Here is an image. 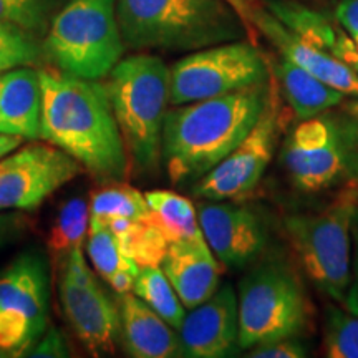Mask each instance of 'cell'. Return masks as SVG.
Returning a JSON list of instances; mask_svg holds the SVG:
<instances>
[{
	"label": "cell",
	"instance_id": "obj_1",
	"mask_svg": "<svg viewBox=\"0 0 358 358\" xmlns=\"http://www.w3.org/2000/svg\"><path fill=\"white\" fill-rule=\"evenodd\" d=\"M40 140L64 150L98 181L127 179L131 166L106 85L60 71H40Z\"/></svg>",
	"mask_w": 358,
	"mask_h": 358
},
{
	"label": "cell",
	"instance_id": "obj_2",
	"mask_svg": "<svg viewBox=\"0 0 358 358\" xmlns=\"http://www.w3.org/2000/svg\"><path fill=\"white\" fill-rule=\"evenodd\" d=\"M268 83L168 110L161 159L173 185L196 182L244 140L266 105Z\"/></svg>",
	"mask_w": 358,
	"mask_h": 358
},
{
	"label": "cell",
	"instance_id": "obj_3",
	"mask_svg": "<svg viewBox=\"0 0 358 358\" xmlns=\"http://www.w3.org/2000/svg\"><path fill=\"white\" fill-rule=\"evenodd\" d=\"M123 42L133 50L194 52L249 38L226 0H115Z\"/></svg>",
	"mask_w": 358,
	"mask_h": 358
},
{
	"label": "cell",
	"instance_id": "obj_4",
	"mask_svg": "<svg viewBox=\"0 0 358 358\" xmlns=\"http://www.w3.org/2000/svg\"><path fill=\"white\" fill-rule=\"evenodd\" d=\"M113 115L129 166L150 173L161 159V138L169 103V66L159 57L136 53L122 58L106 77Z\"/></svg>",
	"mask_w": 358,
	"mask_h": 358
},
{
	"label": "cell",
	"instance_id": "obj_5",
	"mask_svg": "<svg viewBox=\"0 0 358 358\" xmlns=\"http://www.w3.org/2000/svg\"><path fill=\"white\" fill-rule=\"evenodd\" d=\"M357 211L358 185L348 179L324 209L290 214L284 219V234L302 271L317 289L340 303H345L352 285V236Z\"/></svg>",
	"mask_w": 358,
	"mask_h": 358
},
{
	"label": "cell",
	"instance_id": "obj_6",
	"mask_svg": "<svg viewBox=\"0 0 358 358\" xmlns=\"http://www.w3.org/2000/svg\"><path fill=\"white\" fill-rule=\"evenodd\" d=\"M124 48L115 0H69L42 45L43 57L60 73L85 80L108 77Z\"/></svg>",
	"mask_w": 358,
	"mask_h": 358
},
{
	"label": "cell",
	"instance_id": "obj_7",
	"mask_svg": "<svg viewBox=\"0 0 358 358\" xmlns=\"http://www.w3.org/2000/svg\"><path fill=\"white\" fill-rule=\"evenodd\" d=\"M239 350L290 335L310 324L312 306L294 267L280 257L254 266L239 282Z\"/></svg>",
	"mask_w": 358,
	"mask_h": 358
},
{
	"label": "cell",
	"instance_id": "obj_8",
	"mask_svg": "<svg viewBox=\"0 0 358 358\" xmlns=\"http://www.w3.org/2000/svg\"><path fill=\"white\" fill-rule=\"evenodd\" d=\"M271 77L267 57L249 38L191 52L169 69L173 106L203 101L262 83Z\"/></svg>",
	"mask_w": 358,
	"mask_h": 358
},
{
	"label": "cell",
	"instance_id": "obj_9",
	"mask_svg": "<svg viewBox=\"0 0 358 358\" xmlns=\"http://www.w3.org/2000/svg\"><path fill=\"white\" fill-rule=\"evenodd\" d=\"M284 118L282 95L271 75L267 100L257 122L217 166L192 185V194L206 201H241L248 198L274 159L284 129Z\"/></svg>",
	"mask_w": 358,
	"mask_h": 358
},
{
	"label": "cell",
	"instance_id": "obj_10",
	"mask_svg": "<svg viewBox=\"0 0 358 358\" xmlns=\"http://www.w3.org/2000/svg\"><path fill=\"white\" fill-rule=\"evenodd\" d=\"M58 262L62 264L58 294L75 335L93 357L113 355L122 334L118 303L98 284L82 249H73Z\"/></svg>",
	"mask_w": 358,
	"mask_h": 358
},
{
	"label": "cell",
	"instance_id": "obj_11",
	"mask_svg": "<svg viewBox=\"0 0 358 358\" xmlns=\"http://www.w3.org/2000/svg\"><path fill=\"white\" fill-rule=\"evenodd\" d=\"M280 163L295 189L313 194L348 179V143L335 118L302 120L284 138Z\"/></svg>",
	"mask_w": 358,
	"mask_h": 358
},
{
	"label": "cell",
	"instance_id": "obj_12",
	"mask_svg": "<svg viewBox=\"0 0 358 358\" xmlns=\"http://www.w3.org/2000/svg\"><path fill=\"white\" fill-rule=\"evenodd\" d=\"M83 173V166L50 143H30L8 155L0 176V211H34L48 196Z\"/></svg>",
	"mask_w": 358,
	"mask_h": 358
},
{
	"label": "cell",
	"instance_id": "obj_13",
	"mask_svg": "<svg viewBox=\"0 0 358 358\" xmlns=\"http://www.w3.org/2000/svg\"><path fill=\"white\" fill-rule=\"evenodd\" d=\"M201 231L222 267L244 268L261 257L267 244L264 219L237 201L198 203Z\"/></svg>",
	"mask_w": 358,
	"mask_h": 358
},
{
	"label": "cell",
	"instance_id": "obj_14",
	"mask_svg": "<svg viewBox=\"0 0 358 358\" xmlns=\"http://www.w3.org/2000/svg\"><path fill=\"white\" fill-rule=\"evenodd\" d=\"M178 332L185 357L224 358L239 350V303L234 287L222 285L208 301L191 308Z\"/></svg>",
	"mask_w": 358,
	"mask_h": 358
},
{
	"label": "cell",
	"instance_id": "obj_15",
	"mask_svg": "<svg viewBox=\"0 0 358 358\" xmlns=\"http://www.w3.org/2000/svg\"><path fill=\"white\" fill-rule=\"evenodd\" d=\"M252 25L257 34H262L274 45L279 55L322 80L329 87L342 92L343 95L358 98V75L332 53L295 37L262 6H259L254 12Z\"/></svg>",
	"mask_w": 358,
	"mask_h": 358
},
{
	"label": "cell",
	"instance_id": "obj_16",
	"mask_svg": "<svg viewBox=\"0 0 358 358\" xmlns=\"http://www.w3.org/2000/svg\"><path fill=\"white\" fill-rule=\"evenodd\" d=\"M48 267L42 254L27 250L0 272V308L29 317L34 342L48 327Z\"/></svg>",
	"mask_w": 358,
	"mask_h": 358
},
{
	"label": "cell",
	"instance_id": "obj_17",
	"mask_svg": "<svg viewBox=\"0 0 358 358\" xmlns=\"http://www.w3.org/2000/svg\"><path fill=\"white\" fill-rule=\"evenodd\" d=\"M161 268L187 310L208 301L219 289L222 266L204 237L176 241L168 248Z\"/></svg>",
	"mask_w": 358,
	"mask_h": 358
},
{
	"label": "cell",
	"instance_id": "obj_18",
	"mask_svg": "<svg viewBox=\"0 0 358 358\" xmlns=\"http://www.w3.org/2000/svg\"><path fill=\"white\" fill-rule=\"evenodd\" d=\"M118 308L128 355L136 358L185 357L178 330L161 319L138 295L122 294Z\"/></svg>",
	"mask_w": 358,
	"mask_h": 358
},
{
	"label": "cell",
	"instance_id": "obj_19",
	"mask_svg": "<svg viewBox=\"0 0 358 358\" xmlns=\"http://www.w3.org/2000/svg\"><path fill=\"white\" fill-rule=\"evenodd\" d=\"M42 118V80L32 66L0 73V133L38 140Z\"/></svg>",
	"mask_w": 358,
	"mask_h": 358
},
{
	"label": "cell",
	"instance_id": "obj_20",
	"mask_svg": "<svg viewBox=\"0 0 358 358\" xmlns=\"http://www.w3.org/2000/svg\"><path fill=\"white\" fill-rule=\"evenodd\" d=\"M268 71L275 80L282 98L289 103L299 122L342 105L347 95L322 82L287 58L267 57Z\"/></svg>",
	"mask_w": 358,
	"mask_h": 358
},
{
	"label": "cell",
	"instance_id": "obj_21",
	"mask_svg": "<svg viewBox=\"0 0 358 358\" xmlns=\"http://www.w3.org/2000/svg\"><path fill=\"white\" fill-rule=\"evenodd\" d=\"M153 217L141 191L123 181L101 182L90 194V227H106L113 219L146 221Z\"/></svg>",
	"mask_w": 358,
	"mask_h": 358
},
{
	"label": "cell",
	"instance_id": "obj_22",
	"mask_svg": "<svg viewBox=\"0 0 358 358\" xmlns=\"http://www.w3.org/2000/svg\"><path fill=\"white\" fill-rule=\"evenodd\" d=\"M261 6L295 37L325 52H334L340 30L320 12L295 0H261Z\"/></svg>",
	"mask_w": 358,
	"mask_h": 358
},
{
	"label": "cell",
	"instance_id": "obj_23",
	"mask_svg": "<svg viewBox=\"0 0 358 358\" xmlns=\"http://www.w3.org/2000/svg\"><path fill=\"white\" fill-rule=\"evenodd\" d=\"M106 229L113 232L124 256L140 267L161 266L166 256L169 241L153 217L146 221L113 219L106 224Z\"/></svg>",
	"mask_w": 358,
	"mask_h": 358
},
{
	"label": "cell",
	"instance_id": "obj_24",
	"mask_svg": "<svg viewBox=\"0 0 358 358\" xmlns=\"http://www.w3.org/2000/svg\"><path fill=\"white\" fill-rule=\"evenodd\" d=\"M145 198L155 222L168 237L169 244L204 237L196 206L185 196L166 189H153L145 192Z\"/></svg>",
	"mask_w": 358,
	"mask_h": 358
},
{
	"label": "cell",
	"instance_id": "obj_25",
	"mask_svg": "<svg viewBox=\"0 0 358 358\" xmlns=\"http://www.w3.org/2000/svg\"><path fill=\"white\" fill-rule=\"evenodd\" d=\"M133 292L153 308L161 319L166 320L173 329H181L182 320L186 317V307L179 301L176 290L161 266L140 267L133 285Z\"/></svg>",
	"mask_w": 358,
	"mask_h": 358
},
{
	"label": "cell",
	"instance_id": "obj_26",
	"mask_svg": "<svg viewBox=\"0 0 358 358\" xmlns=\"http://www.w3.org/2000/svg\"><path fill=\"white\" fill-rule=\"evenodd\" d=\"M90 227V204L82 198H71L62 204L53 222L48 248L57 261L69 256L73 249H82Z\"/></svg>",
	"mask_w": 358,
	"mask_h": 358
},
{
	"label": "cell",
	"instance_id": "obj_27",
	"mask_svg": "<svg viewBox=\"0 0 358 358\" xmlns=\"http://www.w3.org/2000/svg\"><path fill=\"white\" fill-rule=\"evenodd\" d=\"M322 348L329 358H358V312L327 306Z\"/></svg>",
	"mask_w": 358,
	"mask_h": 358
},
{
	"label": "cell",
	"instance_id": "obj_28",
	"mask_svg": "<svg viewBox=\"0 0 358 358\" xmlns=\"http://www.w3.org/2000/svg\"><path fill=\"white\" fill-rule=\"evenodd\" d=\"M87 252L93 267L103 280H108L123 271L136 275L140 272V266L133 259L124 256L113 232L106 227H90Z\"/></svg>",
	"mask_w": 358,
	"mask_h": 358
},
{
	"label": "cell",
	"instance_id": "obj_29",
	"mask_svg": "<svg viewBox=\"0 0 358 358\" xmlns=\"http://www.w3.org/2000/svg\"><path fill=\"white\" fill-rule=\"evenodd\" d=\"M42 57V47H38L30 32L0 22V73L17 66H32Z\"/></svg>",
	"mask_w": 358,
	"mask_h": 358
},
{
	"label": "cell",
	"instance_id": "obj_30",
	"mask_svg": "<svg viewBox=\"0 0 358 358\" xmlns=\"http://www.w3.org/2000/svg\"><path fill=\"white\" fill-rule=\"evenodd\" d=\"M55 0H0V22L40 32L47 25Z\"/></svg>",
	"mask_w": 358,
	"mask_h": 358
},
{
	"label": "cell",
	"instance_id": "obj_31",
	"mask_svg": "<svg viewBox=\"0 0 358 358\" xmlns=\"http://www.w3.org/2000/svg\"><path fill=\"white\" fill-rule=\"evenodd\" d=\"M34 343L29 317L15 308H0V348L8 357H25Z\"/></svg>",
	"mask_w": 358,
	"mask_h": 358
},
{
	"label": "cell",
	"instance_id": "obj_32",
	"mask_svg": "<svg viewBox=\"0 0 358 358\" xmlns=\"http://www.w3.org/2000/svg\"><path fill=\"white\" fill-rule=\"evenodd\" d=\"M308 355L306 343L301 335H290L250 347L248 357L250 358H303Z\"/></svg>",
	"mask_w": 358,
	"mask_h": 358
},
{
	"label": "cell",
	"instance_id": "obj_33",
	"mask_svg": "<svg viewBox=\"0 0 358 358\" xmlns=\"http://www.w3.org/2000/svg\"><path fill=\"white\" fill-rule=\"evenodd\" d=\"M42 340L35 343L27 352V357H53V358H62V357H70L69 345H66V340L62 334L60 329L57 327H47L45 332L42 334Z\"/></svg>",
	"mask_w": 358,
	"mask_h": 358
},
{
	"label": "cell",
	"instance_id": "obj_34",
	"mask_svg": "<svg viewBox=\"0 0 358 358\" xmlns=\"http://www.w3.org/2000/svg\"><path fill=\"white\" fill-rule=\"evenodd\" d=\"M342 113L337 120L340 128H342L343 136L348 143V146L358 150V98L352 101H342Z\"/></svg>",
	"mask_w": 358,
	"mask_h": 358
},
{
	"label": "cell",
	"instance_id": "obj_35",
	"mask_svg": "<svg viewBox=\"0 0 358 358\" xmlns=\"http://www.w3.org/2000/svg\"><path fill=\"white\" fill-rule=\"evenodd\" d=\"M335 19L345 32L353 37L358 34V0H338Z\"/></svg>",
	"mask_w": 358,
	"mask_h": 358
},
{
	"label": "cell",
	"instance_id": "obj_36",
	"mask_svg": "<svg viewBox=\"0 0 358 358\" xmlns=\"http://www.w3.org/2000/svg\"><path fill=\"white\" fill-rule=\"evenodd\" d=\"M226 2L229 3V6L236 10L237 15L241 17V20H243V24L245 25V29H248L250 42L256 43L257 32L252 25V17H254V12H256V8L261 6V0H226Z\"/></svg>",
	"mask_w": 358,
	"mask_h": 358
},
{
	"label": "cell",
	"instance_id": "obj_37",
	"mask_svg": "<svg viewBox=\"0 0 358 358\" xmlns=\"http://www.w3.org/2000/svg\"><path fill=\"white\" fill-rule=\"evenodd\" d=\"M22 141H24V138L20 136H13V134H2L0 133V159L6 158L13 151L17 150V148H20Z\"/></svg>",
	"mask_w": 358,
	"mask_h": 358
},
{
	"label": "cell",
	"instance_id": "obj_38",
	"mask_svg": "<svg viewBox=\"0 0 358 358\" xmlns=\"http://www.w3.org/2000/svg\"><path fill=\"white\" fill-rule=\"evenodd\" d=\"M348 179L358 185V150L348 146Z\"/></svg>",
	"mask_w": 358,
	"mask_h": 358
},
{
	"label": "cell",
	"instance_id": "obj_39",
	"mask_svg": "<svg viewBox=\"0 0 358 358\" xmlns=\"http://www.w3.org/2000/svg\"><path fill=\"white\" fill-rule=\"evenodd\" d=\"M345 303H347V307L350 308V310L358 312V272H357V277H355V284L350 285V289H348Z\"/></svg>",
	"mask_w": 358,
	"mask_h": 358
},
{
	"label": "cell",
	"instance_id": "obj_40",
	"mask_svg": "<svg viewBox=\"0 0 358 358\" xmlns=\"http://www.w3.org/2000/svg\"><path fill=\"white\" fill-rule=\"evenodd\" d=\"M12 217H3L0 216V245H2L8 239V236L13 232V222L10 221Z\"/></svg>",
	"mask_w": 358,
	"mask_h": 358
},
{
	"label": "cell",
	"instance_id": "obj_41",
	"mask_svg": "<svg viewBox=\"0 0 358 358\" xmlns=\"http://www.w3.org/2000/svg\"><path fill=\"white\" fill-rule=\"evenodd\" d=\"M353 237H355L358 245V211L355 214V219H353Z\"/></svg>",
	"mask_w": 358,
	"mask_h": 358
},
{
	"label": "cell",
	"instance_id": "obj_42",
	"mask_svg": "<svg viewBox=\"0 0 358 358\" xmlns=\"http://www.w3.org/2000/svg\"><path fill=\"white\" fill-rule=\"evenodd\" d=\"M7 166H8V156H6V158L0 159V176H2V174L6 173Z\"/></svg>",
	"mask_w": 358,
	"mask_h": 358
},
{
	"label": "cell",
	"instance_id": "obj_43",
	"mask_svg": "<svg viewBox=\"0 0 358 358\" xmlns=\"http://www.w3.org/2000/svg\"><path fill=\"white\" fill-rule=\"evenodd\" d=\"M350 69H352L353 71H355V73L358 75V58H357V60H355V62H353V64H352V66H350Z\"/></svg>",
	"mask_w": 358,
	"mask_h": 358
},
{
	"label": "cell",
	"instance_id": "obj_44",
	"mask_svg": "<svg viewBox=\"0 0 358 358\" xmlns=\"http://www.w3.org/2000/svg\"><path fill=\"white\" fill-rule=\"evenodd\" d=\"M353 42H355V47H357V50H358V34L357 35H353Z\"/></svg>",
	"mask_w": 358,
	"mask_h": 358
},
{
	"label": "cell",
	"instance_id": "obj_45",
	"mask_svg": "<svg viewBox=\"0 0 358 358\" xmlns=\"http://www.w3.org/2000/svg\"><path fill=\"white\" fill-rule=\"evenodd\" d=\"M7 357H8V355H7V353H6V352H3V350H2V348H0V358H7Z\"/></svg>",
	"mask_w": 358,
	"mask_h": 358
}]
</instances>
